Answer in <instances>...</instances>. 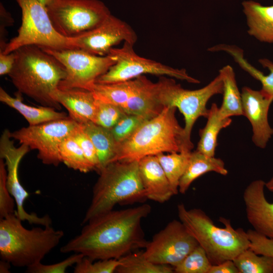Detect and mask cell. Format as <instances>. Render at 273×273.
Here are the masks:
<instances>
[{"mask_svg":"<svg viewBox=\"0 0 273 273\" xmlns=\"http://www.w3.org/2000/svg\"><path fill=\"white\" fill-rule=\"evenodd\" d=\"M192 151L160 153L156 156L170 183L174 195L178 192L179 180L188 166Z\"/></svg>","mask_w":273,"mask_h":273,"instance_id":"f1b7e54d","label":"cell"},{"mask_svg":"<svg viewBox=\"0 0 273 273\" xmlns=\"http://www.w3.org/2000/svg\"><path fill=\"white\" fill-rule=\"evenodd\" d=\"M61 162L67 167L83 173L95 170L84 155L80 147L71 135L65 138L59 147Z\"/></svg>","mask_w":273,"mask_h":273,"instance_id":"f546056e","label":"cell"},{"mask_svg":"<svg viewBox=\"0 0 273 273\" xmlns=\"http://www.w3.org/2000/svg\"><path fill=\"white\" fill-rule=\"evenodd\" d=\"M177 210L179 220L205 250L212 264L234 260L249 248L247 232L234 229L230 219L220 217L219 221L224 225L220 228L200 209H188L180 203Z\"/></svg>","mask_w":273,"mask_h":273,"instance_id":"5b68a950","label":"cell"},{"mask_svg":"<svg viewBox=\"0 0 273 273\" xmlns=\"http://www.w3.org/2000/svg\"><path fill=\"white\" fill-rule=\"evenodd\" d=\"M53 99L68 111L69 117L78 123H96V99L92 91L80 89L58 88Z\"/></svg>","mask_w":273,"mask_h":273,"instance_id":"d6986e66","label":"cell"},{"mask_svg":"<svg viewBox=\"0 0 273 273\" xmlns=\"http://www.w3.org/2000/svg\"><path fill=\"white\" fill-rule=\"evenodd\" d=\"M211 171L222 175L228 173L221 159L206 156L197 150L191 152L187 168L179 180L178 192L185 194L196 179Z\"/></svg>","mask_w":273,"mask_h":273,"instance_id":"7402d4cb","label":"cell"},{"mask_svg":"<svg viewBox=\"0 0 273 273\" xmlns=\"http://www.w3.org/2000/svg\"><path fill=\"white\" fill-rule=\"evenodd\" d=\"M208 273H239V271L233 260H227L212 264Z\"/></svg>","mask_w":273,"mask_h":273,"instance_id":"ab89813d","label":"cell"},{"mask_svg":"<svg viewBox=\"0 0 273 273\" xmlns=\"http://www.w3.org/2000/svg\"><path fill=\"white\" fill-rule=\"evenodd\" d=\"M133 44L124 42L120 48H113L109 54L113 55L116 63L96 81L97 83L108 84L132 79L146 74L168 76L192 83L200 81L187 73L185 69H177L138 55L133 49Z\"/></svg>","mask_w":273,"mask_h":273,"instance_id":"30bf717a","label":"cell"},{"mask_svg":"<svg viewBox=\"0 0 273 273\" xmlns=\"http://www.w3.org/2000/svg\"><path fill=\"white\" fill-rule=\"evenodd\" d=\"M247 233L250 241L249 248L258 254L273 258V239L252 229L248 230Z\"/></svg>","mask_w":273,"mask_h":273,"instance_id":"f35d334b","label":"cell"},{"mask_svg":"<svg viewBox=\"0 0 273 273\" xmlns=\"http://www.w3.org/2000/svg\"><path fill=\"white\" fill-rule=\"evenodd\" d=\"M142 80V75L132 79L113 83H96L92 92L96 99L122 109L137 92Z\"/></svg>","mask_w":273,"mask_h":273,"instance_id":"cb8c5ba5","label":"cell"},{"mask_svg":"<svg viewBox=\"0 0 273 273\" xmlns=\"http://www.w3.org/2000/svg\"><path fill=\"white\" fill-rule=\"evenodd\" d=\"M16 213L0 221V256L15 267H28L39 262L60 243L62 230L51 225L25 228Z\"/></svg>","mask_w":273,"mask_h":273,"instance_id":"8992f818","label":"cell"},{"mask_svg":"<svg viewBox=\"0 0 273 273\" xmlns=\"http://www.w3.org/2000/svg\"><path fill=\"white\" fill-rule=\"evenodd\" d=\"M15 60L8 74L18 92L44 106L60 109L53 95L66 76L63 64L35 45H27L14 51Z\"/></svg>","mask_w":273,"mask_h":273,"instance_id":"7a4b0ae2","label":"cell"},{"mask_svg":"<svg viewBox=\"0 0 273 273\" xmlns=\"http://www.w3.org/2000/svg\"><path fill=\"white\" fill-rule=\"evenodd\" d=\"M151 211L143 204L122 210H112L88 221L80 233L60 249L63 253L82 254L93 261L119 259L148 243L141 222Z\"/></svg>","mask_w":273,"mask_h":273,"instance_id":"6da1fadb","label":"cell"},{"mask_svg":"<svg viewBox=\"0 0 273 273\" xmlns=\"http://www.w3.org/2000/svg\"><path fill=\"white\" fill-rule=\"evenodd\" d=\"M241 97L244 116L252 127V141L254 145L264 149L273 135V128L268 122V114L273 99L260 90L248 86L242 88Z\"/></svg>","mask_w":273,"mask_h":273,"instance_id":"2e32d148","label":"cell"},{"mask_svg":"<svg viewBox=\"0 0 273 273\" xmlns=\"http://www.w3.org/2000/svg\"><path fill=\"white\" fill-rule=\"evenodd\" d=\"M198 245L184 224L174 219L148 241L144 253L154 263L174 267Z\"/></svg>","mask_w":273,"mask_h":273,"instance_id":"4fadbf2b","label":"cell"},{"mask_svg":"<svg viewBox=\"0 0 273 273\" xmlns=\"http://www.w3.org/2000/svg\"><path fill=\"white\" fill-rule=\"evenodd\" d=\"M15 60L14 52L5 54L0 53V75L9 74L12 70Z\"/></svg>","mask_w":273,"mask_h":273,"instance_id":"60d3db41","label":"cell"},{"mask_svg":"<svg viewBox=\"0 0 273 273\" xmlns=\"http://www.w3.org/2000/svg\"><path fill=\"white\" fill-rule=\"evenodd\" d=\"M213 52L224 51L231 55L235 61L246 72L254 78L260 82L262 87L260 90L266 96L273 99V62L268 59L259 60V63L269 71L268 75L250 64L244 58L243 51L234 45L219 44L212 47Z\"/></svg>","mask_w":273,"mask_h":273,"instance_id":"603a6c76","label":"cell"},{"mask_svg":"<svg viewBox=\"0 0 273 273\" xmlns=\"http://www.w3.org/2000/svg\"><path fill=\"white\" fill-rule=\"evenodd\" d=\"M212 265L205 250L198 245L173 267L176 273H208Z\"/></svg>","mask_w":273,"mask_h":273,"instance_id":"1f68e13d","label":"cell"},{"mask_svg":"<svg viewBox=\"0 0 273 273\" xmlns=\"http://www.w3.org/2000/svg\"><path fill=\"white\" fill-rule=\"evenodd\" d=\"M222 79L223 100L218 108L221 119L232 116H244L241 93L240 92L233 68L230 65L223 67L219 71Z\"/></svg>","mask_w":273,"mask_h":273,"instance_id":"d4e9b609","label":"cell"},{"mask_svg":"<svg viewBox=\"0 0 273 273\" xmlns=\"http://www.w3.org/2000/svg\"><path fill=\"white\" fill-rule=\"evenodd\" d=\"M239 273H273V258L248 248L234 260Z\"/></svg>","mask_w":273,"mask_h":273,"instance_id":"4dcf8cb0","label":"cell"},{"mask_svg":"<svg viewBox=\"0 0 273 273\" xmlns=\"http://www.w3.org/2000/svg\"><path fill=\"white\" fill-rule=\"evenodd\" d=\"M218 108L213 103L207 117V123L200 129V140L196 150L209 157H214L216 146L217 136L220 131L229 126L232 123L230 118L221 119L218 115Z\"/></svg>","mask_w":273,"mask_h":273,"instance_id":"4316f807","label":"cell"},{"mask_svg":"<svg viewBox=\"0 0 273 273\" xmlns=\"http://www.w3.org/2000/svg\"><path fill=\"white\" fill-rule=\"evenodd\" d=\"M12 139L11 132L5 129L0 138V158L4 160L6 166L7 185L16 202L15 213L22 221H27L30 224L43 226L51 225L52 221L48 215L40 217L34 213H28L24 208V202L29 194L20 184L18 168L21 160L30 149L24 144L16 147Z\"/></svg>","mask_w":273,"mask_h":273,"instance_id":"5bb4252c","label":"cell"},{"mask_svg":"<svg viewBox=\"0 0 273 273\" xmlns=\"http://www.w3.org/2000/svg\"><path fill=\"white\" fill-rule=\"evenodd\" d=\"M84 256L81 253H75L65 259L58 263L43 264L39 262L27 267L26 272L29 273H64L69 267L76 264Z\"/></svg>","mask_w":273,"mask_h":273,"instance_id":"8d00e7d4","label":"cell"},{"mask_svg":"<svg viewBox=\"0 0 273 273\" xmlns=\"http://www.w3.org/2000/svg\"><path fill=\"white\" fill-rule=\"evenodd\" d=\"M71 136L80 147L87 159L95 167V170L97 171L99 161L97 151L90 139L79 123Z\"/></svg>","mask_w":273,"mask_h":273,"instance_id":"74e56055","label":"cell"},{"mask_svg":"<svg viewBox=\"0 0 273 273\" xmlns=\"http://www.w3.org/2000/svg\"><path fill=\"white\" fill-rule=\"evenodd\" d=\"M176 108L165 107L158 115L145 121L128 139L116 144L111 162L139 161L150 155L191 151L184 129L176 117Z\"/></svg>","mask_w":273,"mask_h":273,"instance_id":"3957f363","label":"cell"},{"mask_svg":"<svg viewBox=\"0 0 273 273\" xmlns=\"http://www.w3.org/2000/svg\"><path fill=\"white\" fill-rule=\"evenodd\" d=\"M223 88L219 73L207 85L196 90L185 89L173 78L164 76H160L155 82L156 96L159 103L164 107H175L183 115L186 140L193 147L191 134L195 122L200 117L207 118L209 114L206 107L208 101L214 95L222 94Z\"/></svg>","mask_w":273,"mask_h":273,"instance_id":"52a82bcc","label":"cell"},{"mask_svg":"<svg viewBox=\"0 0 273 273\" xmlns=\"http://www.w3.org/2000/svg\"><path fill=\"white\" fill-rule=\"evenodd\" d=\"M78 123L69 116L36 125H29L11 132L13 139L37 151V158L46 165L58 166L61 162L59 147L72 134Z\"/></svg>","mask_w":273,"mask_h":273,"instance_id":"7c38bea8","label":"cell"},{"mask_svg":"<svg viewBox=\"0 0 273 273\" xmlns=\"http://www.w3.org/2000/svg\"><path fill=\"white\" fill-rule=\"evenodd\" d=\"M7 170L4 160L0 158V218L3 219L15 212V201L7 185Z\"/></svg>","mask_w":273,"mask_h":273,"instance_id":"d590c367","label":"cell"},{"mask_svg":"<svg viewBox=\"0 0 273 273\" xmlns=\"http://www.w3.org/2000/svg\"><path fill=\"white\" fill-rule=\"evenodd\" d=\"M11 263L7 261L2 260L0 262V272L8 273L10 272Z\"/></svg>","mask_w":273,"mask_h":273,"instance_id":"b9f144b4","label":"cell"},{"mask_svg":"<svg viewBox=\"0 0 273 273\" xmlns=\"http://www.w3.org/2000/svg\"><path fill=\"white\" fill-rule=\"evenodd\" d=\"M139 169L147 199L163 203L174 195L156 156L142 158L139 161Z\"/></svg>","mask_w":273,"mask_h":273,"instance_id":"ac0fdd59","label":"cell"},{"mask_svg":"<svg viewBox=\"0 0 273 273\" xmlns=\"http://www.w3.org/2000/svg\"><path fill=\"white\" fill-rule=\"evenodd\" d=\"M79 124L88 135L96 149L99 161L97 171L99 173L114 158L116 143L110 130L92 121Z\"/></svg>","mask_w":273,"mask_h":273,"instance_id":"484cf974","label":"cell"},{"mask_svg":"<svg viewBox=\"0 0 273 273\" xmlns=\"http://www.w3.org/2000/svg\"><path fill=\"white\" fill-rule=\"evenodd\" d=\"M16 1L21 9V25L17 35L7 42L0 53L9 54L27 45L54 49H76L70 38L56 31L45 7L39 0Z\"/></svg>","mask_w":273,"mask_h":273,"instance_id":"ba28073f","label":"cell"},{"mask_svg":"<svg viewBox=\"0 0 273 273\" xmlns=\"http://www.w3.org/2000/svg\"><path fill=\"white\" fill-rule=\"evenodd\" d=\"M22 95L17 92L16 97H13L0 87V101L17 110L27 121L29 125H36L68 117L65 113L57 111L52 107L28 105L22 102Z\"/></svg>","mask_w":273,"mask_h":273,"instance_id":"44dd1931","label":"cell"},{"mask_svg":"<svg viewBox=\"0 0 273 273\" xmlns=\"http://www.w3.org/2000/svg\"><path fill=\"white\" fill-rule=\"evenodd\" d=\"M70 39L76 49L105 56L109 54L113 46L121 41L134 44L138 36L128 23L111 14L96 27Z\"/></svg>","mask_w":273,"mask_h":273,"instance_id":"9a60e30c","label":"cell"},{"mask_svg":"<svg viewBox=\"0 0 273 273\" xmlns=\"http://www.w3.org/2000/svg\"><path fill=\"white\" fill-rule=\"evenodd\" d=\"M146 117L127 114L122 118L110 130L116 144L130 137L135 130L146 120Z\"/></svg>","mask_w":273,"mask_h":273,"instance_id":"836d02e7","label":"cell"},{"mask_svg":"<svg viewBox=\"0 0 273 273\" xmlns=\"http://www.w3.org/2000/svg\"><path fill=\"white\" fill-rule=\"evenodd\" d=\"M99 174L83 224L113 210L116 205L141 203L147 199L140 177L139 161L110 162Z\"/></svg>","mask_w":273,"mask_h":273,"instance_id":"277c9868","label":"cell"},{"mask_svg":"<svg viewBox=\"0 0 273 273\" xmlns=\"http://www.w3.org/2000/svg\"><path fill=\"white\" fill-rule=\"evenodd\" d=\"M119 264L116 259L98 260L93 262L84 256L77 263L74 268V273H113Z\"/></svg>","mask_w":273,"mask_h":273,"instance_id":"e575fe53","label":"cell"},{"mask_svg":"<svg viewBox=\"0 0 273 273\" xmlns=\"http://www.w3.org/2000/svg\"><path fill=\"white\" fill-rule=\"evenodd\" d=\"M56 31L72 38L96 27L111 14L99 0H39Z\"/></svg>","mask_w":273,"mask_h":273,"instance_id":"9c48e42d","label":"cell"},{"mask_svg":"<svg viewBox=\"0 0 273 273\" xmlns=\"http://www.w3.org/2000/svg\"><path fill=\"white\" fill-rule=\"evenodd\" d=\"M265 188H266L269 191L273 193V176L268 181L265 182Z\"/></svg>","mask_w":273,"mask_h":273,"instance_id":"7bdbcfd3","label":"cell"},{"mask_svg":"<svg viewBox=\"0 0 273 273\" xmlns=\"http://www.w3.org/2000/svg\"><path fill=\"white\" fill-rule=\"evenodd\" d=\"M265 188L264 180H253L245 189L243 198L247 220L253 230L273 239V202L266 199Z\"/></svg>","mask_w":273,"mask_h":273,"instance_id":"e0dca14e","label":"cell"},{"mask_svg":"<svg viewBox=\"0 0 273 273\" xmlns=\"http://www.w3.org/2000/svg\"><path fill=\"white\" fill-rule=\"evenodd\" d=\"M248 34L259 41L273 43V6L247 1L242 3Z\"/></svg>","mask_w":273,"mask_h":273,"instance_id":"ffe728a7","label":"cell"},{"mask_svg":"<svg viewBox=\"0 0 273 273\" xmlns=\"http://www.w3.org/2000/svg\"><path fill=\"white\" fill-rule=\"evenodd\" d=\"M96 99V124L109 130L126 113L120 107Z\"/></svg>","mask_w":273,"mask_h":273,"instance_id":"d6a6232c","label":"cell"},{"mask_svg":"<svg viewBox=\"0 0 273 273\" xmlns=\"http://www.w3.org/2000/svg\"><path fill=\"white\" fill-rule=\"evenodd\" d=\"M118 273H172L173 267L169 265L158 264L149 261L144 251H132L119 259Z\"/></svg>","mask_w":273,"mask_h":273,"instance_id":"83f0119b","label":"cell"},{"mask_svg":"<svg viewBox=\"0 0 273 273\" xmlns=\"http://www.w3.org/2000/svg\"><path fill=\"white\" fill-rule=\"evenodd\" d=\"M64 66L66 76L60 89L80 88L92 91L96 80L116 63L111 54L100 56L79 49H54L40 47Z\"/></svg>","mask_w":273,"mask_h":273,"instance_id":"8fae6325","label":"cell"}]
</instances>
